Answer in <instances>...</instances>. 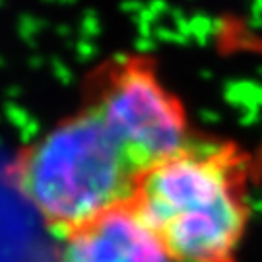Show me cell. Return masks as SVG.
Instances as JSON below:
<instances>
[{
	"label": "cell",
	"mask_w": 262,
	"mask_h": 262,
	"mask_svg": "<svg viewBox=\"0 0 262 262\" xmlns=\"http://www.w3.org/2000/svg\"><path fill=\"white\" fill-rule=\"evenodd\" d=\"M239 163L229 148H187L142 173L132 204L179 262H225L247 227Z\"/></svg>",
	"instance_id": "6da1fadb"
},
{
	"label": "cell",
	"mask_w": 262,
	"mask_h": 262,
	"mask_svg": "<svg viewBox=\"0 0 262 262\" xmlns=\"http://www.w3.org/2000/svg\"><path fill=\"white\" fill-rule=\"evenodd\" d=\"M12 179L39 217L68 235L132 202L140 177L99 117L82 107L19 151Z\"/></svg>",
	"instance_id": "7a4b0ae2"
},
{
	"label": "cell",
	"mask_w": 262,
	"mask_h": 262,
	"mask_svg": "<svg viewBox=\"0 0 262 262\" xmlns=\"http://www.w3.org/2000/svg\"><path fill=\"white\" fill-rule=\"evenodd\" d=\"M177 262H179V260H177Z\"/></svg>",
	"instance_id": "5b68a950"
},
{
	"label": "cell",
	"mask_w": 262,
	"mask_h": 262,
	"mask_svg": "<svg viewBox=\"0 0 262 262\" xmlns=\"http://www.w3.org/2000/svg\"><path fill=\"white\" fill-rule=\"evenodd\" d=\"M85 95V107L99 117L138 177L190 144L185 107L144 53L101 62L88 78Z\"/></svg>",
	"instance_id": "3957f363"
},
{
	"label": "cell",
	"mask_w": 262,
	"mask_h": 262,
	"mask_svg": "<svg viewBox=\"0 0 262 262\" xmlns=\"http://www.w3.org/2000/svg\"><path fill=\"white\" fill-rule=\"evenodd\" d=\"M58 262H171V256L128 202L64 235Z\"/></svg>",
	"instance_id": "277c9868"
}]
</instances>
